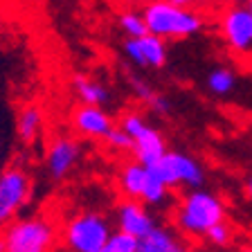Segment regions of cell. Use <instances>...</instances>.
Returning <instances> with one entry per match:
<instances>
[{
    "label": "cell",
    "instance_id": "obj_21",
    "mask_svg": "<svg viewBox=\"0 0 252 252\" xmlns=\"http://www.w3.org/2000/svg\"><path fill=\"white\" fill-rule=\"evenodd\" d=\"M205 239H207L212 246L223 248V246H227V243H230L232 232H230V227H227L223 220H219V223H214V225H210L207 230H205Z\"/></svg>",
    "mask_w": 252,
    "mask_h": 252
},
{
    "label": "cell",
    "instance_id": "obj_2",
    "mask_svg": "<svg viewBox=\"0 0 252 252\" xmlns=\"http://www.w3.org/2000/svg\"><path fill=\"white\" fill-rule=\"evenodd\" d=\"M0 234L9 252H45L57 246V227L45 216H23L5 223Z\"/></svg>",
    "mask_w": 252,
    "mask_h": 252
},
{
    "label": "cell",
    "instance_id": "obj_29",
    "mask_svg": "<svg viewBox=\"0 0 252 252\" xmlns=\"http://www.w3.org/2000/svg\"><path fill=\"white\" fill-rule=\"evenodd\" d=\"M0 173H2V144H0Z\"/></svg>",
    "mask_w": 252,
    "mask_h": 252
},
{
    "label": "cell",
    "instance_id": "obj_13",
    "mask_svg": "<svg viewBox=\"0 0 252 252\" xmlns=\"http://www.w3.org/2000/svg\"><path fill=\"white\" fill-rule=\"evenodd\" d=\"M43 124H45V115L38 106H25L21 108L18 117H16V131L18 137L23 142H34L43 131Z\"/></svg>",
    "mask_w": 252,
    "mask_h": 252
},
{
    "label": "cell",
    "instance_id": "obj_28",
    "mask_svg": "<svg viewBox=\"0 0 252 252\" xmlns=\"http://www.w3.org/2000/svg\"><path fill=\"white\" fill-rule=\"evenodd\" d=\"M246 189H248V196H250V198H252V176H250V178H248V185H246Z\"/></svg>",
    "mask_w": 252,
    "mask_h": 252
},
{
    "label": "cell",
    "instance_id": "obj_8",
    "mask_svg": "<svg viewBox=\"0 0 252 252\" xmlns=\"http://www.w3.org/2000/svg\"><path fill=\"white\" fill-rule=\"evenodd\" d=\"M79 156H81V147L72 137H57L47 149V171L54 180H63L77 167Z\"/></svg>",
    "mask_w": 252,
    "mask_h": 252
},
{
    "label": "cell",
    "instance_id": "obj_22",
    "mask_svg": "<svg viewBox=\"0 0 252 252\" xmlns=\"http://www.w3.org/2000/svg\"><path fill=\"white\" fill-rule=\"evenodd\" d=\"M108 142L110 149H115V151H131L133 149V137L124 131V128H110L104 137Z\"/></svg>",
    "mask_w": 252,
    "mask_h": 252
},
{
    "label": "cell",
    "instance_id": "obj_19",
    "mask_svg": "<svg viewBox=\"0 0 252 252\" xmlns=\"http://www.w3.org/2000/svg\"><path fill=\"white\" fill-rule=\"evenodd\" d=\"M104 252H140V239L124 230L110 232L106 239Z\"/></svg>",
    "mask_w": 252,
    "mask_h": 252
},
{
    "label": "cell",
    "instance_id": "obj_16",
    "mask_svg": "<svg viewBox=\"0 0 252 252\" xmlns=\"http://www.w3.org/2000/svg\"><path fill=\"white\" fill-rule=\"evenodd\" d=\"M74 90H77V97L84 104H93V106H104L108 101V90L106 86H101L99 81L88 77H77L74 79Z\"/></svg>",
    "mask_w": 252,
    "mask_h": 252
},
{
    "label": "cell",
    "instance_id": "obj_4",
    "mask_svg": "<svg viewBox=\"0 0 252 252\" xmlns=\"http://www.w3.org/2000/svg\"><path fill=\"white\" fill-rule=\"evenodd\" d=\"M108 234L110 227L104 216L86 212L68 220V225L63 230V241L70 250L77 252H104Z\"/></svg>",
    "mask_w": 252,
    "mask_h": 252
},
{
    "label": "cell",
    "instance_id": "obj_10",
    "mask_svg": "<svg viewBox=\"0 0 252 252\" xmlns=\"http://www.w3.org/2000/svg\"><path fill=\"white\" fill-rule=\"evenodd\" d=\"M117 225H120V230L142 239V236L156 225V220H153V216L147 212V207H142L140 203H135V198H128L126 203H122L120 210H117Z\"/></svg>",
    "mask_w": 252,
    "mask_h": 252
},
{
    "label": "cell",
    "instance_id": "obj_7",
    "mask_svg": "<svg viewBox=\"0 0 252 252\" xmlns=\"http://www.w3.org/2000/svg\"><path fill=\"white\" fill-rule=\"evenodd\" d=\"M220 32L225 43L234 52H250L252 50V14L248 7L236 5L223 14Z\"/></svg>",
    "mask_w": 252,
    "mask_h": 252
},
{
    "label": "cell",
    "instance_id": "obj_3",
    "mask_svg": "<svg viewBox=\"0 0 252 252\" xmlns=\"http://www.w3.org/2000/svg\"><path fill=\"white\" fill-rule=\"evenodd\" d=\"M223 219H225V207H223L219 196L196 187L191 194L185 196L176 220L187 234L203 236L207 227Z\"/></svg>",
    "mask_w": 252,
    "mask_h": 252
},
{
    "label": "cell",
    "instance_id": "obj_20",
    "mask_svg": "<svg viewBox=\"0 0 252 252\" xmlns=\"http://www.w3.org/2000/svg\"><path fill=\"white\" fill-rule=\"evenodd\" d=\"M120 27L126 32L128 38H137L142 34H147V23H144V16L135 14V11H126L120 16Z\"/></svg>",
    "mask_w": 252,
    "mask_h": 252
},
{
    "label": "cell",
    "instance_id": "obj_6",
    "mask_svg": "<svg viewBox=\"0 0 252 252\" xmlns=\"http://www.w3.org/2000/svg\"><path fill=\"white\" fill-rule=\"evenodd\" d=\"M32 183L23 169L11 167L0 173V227L9 223L30 200Z\"/></svg>",
    "mask_w": 252,
    "mask_h": 252
},
{
    "label": "cell",
    "instance_id": "obj_1",
    "mask_svg": "<svg viewBox=\"0 0 252 252\" xmlns=\"http://www.w3.org/2000/svg\"><path fill=\"white\" fill-rule=\"evenodd\" d=\"M147 30L160 38H187L198 34L203 18L189 7H180L171 0H153L142 11Z\"/></svg>",
    "mask_w": 252,
    "mask_h": 252
},
{
    "label": "cell",
    "instance_id": "obj_5",
    "mask_svg": "<svg viewBox=\"0 0 252 252\" xmlns=\"http://www.w3.org/2000/svg\"><path fill=\"white\" fill-rule=\"evenodd\" d=\"M149 171L160 178L167 187H200L205 180L203 167L196 162L191 156L187 153H178V151H164V156L158 160V162L149 164Z\"/></svg>",
    "mask_w": 252,
    "mask_h": 252
},
{
    "label": "cell",
    "instance_id": "obj_23",
    "mask_svg": "<svg viewBox=\"0 0 252 252\" xmlns=\"http://www.w3.org/2000/svg\"><path fill=\"white\" fill-rule=\"evenodd\" d=\"M144 126H147V122L142 120L140 115H133V113H131V115H126L124 120H122V126H120V128H124V131L128 133L131 137H135L137 133L144 128Z\"/></svg>",
    "mask_w": 252,
    "mask_h": 252
},
{
    "label": "cell",
    "instance_id": "obj_18",
    "mask_svg": "<svg viewBox=\"0 0 252 252\" xmlns=\"http://www.w3.org/2000/svg\"><path fill=\"white\" fill-rule=\"evenodd\" d=\"M167 196H169V187L147 169V183H144L140 198L149 205H162L167 200Z\"/></svg>",
    "mask_w": 252,
    "mask_h": 252
},
{
    "label": "cell",
    "instance_id": "obj_12",
    "mask_svg": "<svg viewBox=\"0 0 252 252\" xmlns=\"http://www.w3.org/2000/svg\"><path fill=\"white\" fill-rule=\"evenodd\" d=\"M178 250H183V243L167 227L153 225L140 239V252H178Z\"/></svg>",
    "mask_w": 252,
    "mask_h": 252
},
{
    "label": "cell",
    "instance_id": "obj_26",
    "mask_svg": "<svg viewBox=\"0 0 252 252\" xmlns=\"http://www.w3.org/2000/svg\"><path fill=\"white\" fill-rule=\"evenodd\" d=\"M149 101H151V106H153V110H156V113H167V110H169V101L164 99V97H158V94H153Z\"/></svg>",
    "mask_w": 252,
    "mask_h": 252
},
{
    "label": "cell",
    "instance_id": "obj_31",
    "mask_svg": "<svg viewBox=\"0 0 252 252\" xmlns=\"http://www.w3.org/2000/svg\"><path fill=\"white\" fill-rule=\"evenodd\" d=\"M5 250V243H2V239H0V252Z\"/></svg>",
    "mask_w": 252,
    "mask_h": 252
},
{
    "label": "cell",
    "instance_id": "obj_11",
    "mask_svg": "<svg viewBox=\"0 0 252 252\" xmlns=\"http://www.w3.org/2000/svg\"><path fill=\"white\" fill-rule=\"evenodd\" d=\"M131 151L135 153L137 162H142L144 167H149V164L158 162V160L164 156L167 144H164L162 135H160L153 126L147 124L135 137H133V149H131Z\"/></svg>",
    "mask_w": 252,
    "mask_h": 252
},
{
    "label": "cell",
    "instance_id": "obj_30",
    "mask_svg": "<svg viewBox=\"0 0 252 252\" xmlns=\"http://www.w3.org/2000/svg\"><path fill=\"white\" fill-rule=\"evenodd\" d=\"M246 7L250 9V14H252V0H248V5H246Z\"/></svg>",
    "mask_w": 252,
    "mask_h": 252
},
{
    "label": "cell",
    "instance_id": "obj_27",
    "mask_svg": "<svg viewBox=\"0 0 252 252\" xmlns=\"http://www.w3.org/2000/svg\"><path fill=\"white\" fill-rule=\"evenodd\" d=\"M171 2H176V5H180V7H189V9H194V7L203 5V2H207V0H171Z\"/></svg>",
    "mask_w": 252,
    "mask_h": 252
},
{
    "label": "cell",
    "instance_id": "obj_25",
    "mask_svg": "<svg viewBox=\"0 0 252 252\" xmlns=\"http://www.w3.org/2000/svg\"><path fill=\"white\" fill-rule=\"evenodd\" d=\"M133 90H135V94L140 99H151L153 97V90L147 84H142V81H133Z\"/></svg>",
    "mask_w": 252,
    "mask_h": 252
},
{
    "label": "cell",
    "instance_id": "obj_17",
    "mask_svg": "<svg viewBox=\"0 0 252 252\" xmlns=\"http://www.w3.org/2000/svg\"><path fill=\"white\" fill-rule=\"evenodd\" d=\"M234 86H236V77H234V72L227 68H216V70H212L210 77H207V88L214 94H219V97L230 94L232 90H234Z\"/></svg>",
    "mask_w": 252,
    "mask_h": 252
},
{
    "label": "cell",
    "instance_id": "obj_24",
    "mask_svg": "<svg viewBox=\"0 0 252 252\" xmlns=\"http://www.w3.org/2000/svg\"><path fill=\"white\" fill-rule=\"evenodd\" d=\"M124 52H126V57L135 63V65L147 68V65H144V57H142V50H140V43H137V38H128V41L124 43Z\"/></svg>",
    "mask_w": 252,
    "mask_h": 252
},
{
    "label": "cell",
    "instance_id": "obj_14",
    "mask_svg": "<svg viewBox=\"0 0 252 252\" xmlns=\"http://www.w3.org/2000/svg\"><path fill=\"white\" fill-rule=\"evenodd\" d=\"M147 183V167L142 162H128L120 173V189L126 198H140L142 189Z\"/></svg>",
    "mask_w": 252,
    "mask_h": 252
},
{
    "label": "cell",
    "instance_id": "obj_9",
    "mask_svg": "<svg viewBox=\"0 0 252 252\" xmlns=\"http://www.w3.org/2000/svg\"><path fill=\"white\" fill-rule=\"evenodd\" d=\"M74 131L86 137H106V133L113 128V120L101 106L84 104L72 117Z\"/></svg>",
    "mask_w": 252,
    "mask_h": 252
},
{
    "label": "cell",
    "instance_id": "obj_15",
    "mask_svg": "<svg viewBox=\"0 0 252 252\" xmlns=\"http://www.w3.org/2000/svg\"><path fill=\"white\" fill-rule=\"evenodd\" d=\"M137 43H140L142 57H144V65L162 68L164 63H167V43H164V38L147 32V34L137 36Z\"/></svg>",
    "mask_w": 252,
    "mask_h": 252
}]
</instances>
